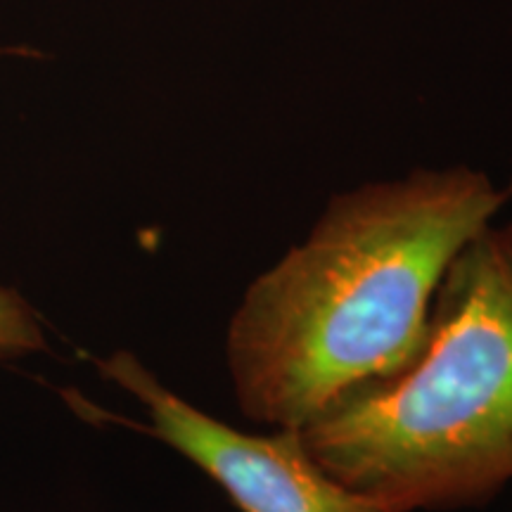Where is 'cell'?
Masks as SVG:
<instances>
[{
    "instance_id": "6da1fadb",
    "label": "cell",
    "mask_w": 512,
    "mask_h": 512,
    "mask_svg": "<svg viewBox=\"0 0 512 512\" xmlns=\"http://www.w3.org/2000/svg\"><path fill=\"white\" fill-rule=\"evenodd\" d=\"M505 197L465 166L332 197L230 318L226 363L242 415L302 430L351 389L411 368L446 266Z\"/></svg>"
},
{
    "instance_id": "7a4b0ae2",
    "label": "cell",
    "mask_w": 512,
    "mask_h": 512,
    "mask_svg": "<svg viewBox=\"0 0 512 512\" xmlns=\"http://www.w3.org/2000/svg\"><path fill=\"white\" fill-rule=\"evenodd\" d=\"M299 432L377 512L494 501L512 482V226L489 223L453 256L411 368L351 389Z\"/></svg>"
},
{
    "instance_id": "3957f363",
    "label": "cell",
    "mask_w": 512,
    "mask_h": 512,
    "mask_svg": "<svg viewBox=\"0 0 512 512\" xmlns=\"http://www.w3.org/2000/svg\"><path fill=\"white\" fill-rule=\"evenodd\" d=\"M95 368L105 380L136 396L147 413V425L102 413L83 396L67 394L74 411L91 420H117L164 441L221 486L240 512H377L316 463L299 430H235L166 389L131 351L95 358Z\"/></svg>"
},
{
    "instance_id": "277c9868",
    "label": "cell",
    "mask_w": 512,
    "mask_h": 512,
    "mask_svg": "<svg viewBox=\"0 0 512 512\" xmlns=\"http://www.w3.org/2000/svg\"><path fill=\"white\" fill-rule=\"evenodd\" d=\"M46 349L41 318L22 294L0 287V366Z\"/></svg>"
},
{
    "instance_id": "5b68a950",
    "label": "cell",
    "mask_w": 512,
    "mask_h": 512,
    "mask_svg": "<svg viewBox=\"0 0 512 512\" xmlns=\"http://www.w3.org/2000/svg\"><path fill=\"white\" fill-rule=\"evenodd\" d=\"M505 195H512V181H510V188H508V192H505Z\"/></svg>"
}]
</instances>
